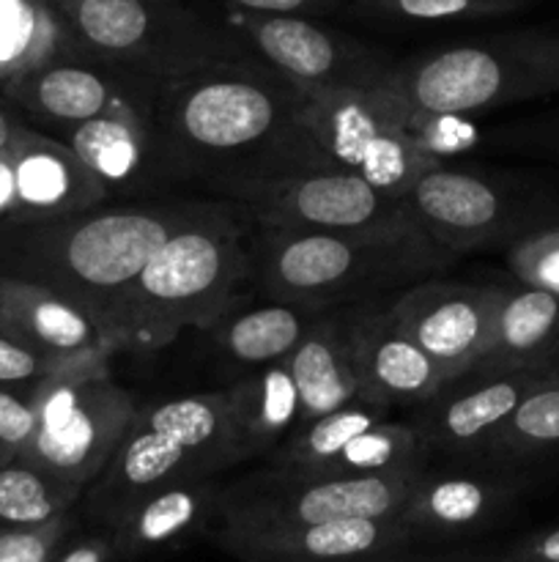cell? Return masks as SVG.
Instances as JSON below:
<instances>
[{"mask_svg": "<svg viewBox=\"0 0 559 562\" xmlns=\"http://www.w3.org/2000/svg\"><path fill=\"white\" fill-rule=\"evenodd\" d=\"M301 108L305 88L247 49L162 80L151 121L164 176L244 203L280 181L334 168Z\"/></svg>", "mask_w": 559, "mask_h": 562, "instance_id": "cell-1", "label": "cell"}, {"mask_svg": "<svg viewBox=\"0 0 559 562\" xmlns=\"http://www.w3.org/2000/svg\"><path fill=\"white\" fill-rule=\"evenodd\" d=\"M255 225L236 203L201 212L157 247L110 318L113 351H159L186 329H212L244 302Z\"/></svg>", "mask_w": 559, "mask_h": 562, "instance_id": "cell-2", "label": "cell"}, {"mask_svg": "<svg viewBox=\"0 0 559 562\" xmlns=\"http://www.w3.org/2000/svg\"><path fill=\"white\" fill-rule=\"evenodd\" d=\"M201 209V201L96 206L47 223L0 225V278L38 283L77 302L107 335L121 296L148 258Z\"/></svg>", "mask_w": 559, "mask_h": 562, "instance_id": "cell-3", "label": "cell"}, {"mask_svg": "<svg viewBox=\"0 0 559 562\" xmlns=\"http://www.w3.org/2000/svg\"><path fill=\"white\" fill-rule=\"evenodd\" d=\"M458 261V256L409 231H285L252 234V278L269 300L318 311L373 302Z\"/></svg>", "mask_w": 559, "mask_h": 562, "instance_id": "cell-4", "label": "cell"}, {"mask_svg": "<svg viewBox=\"0 0 559 562\" xmlns=\"http://www.w3.org/2000/svg\"><path fill=\"white\" fill-rule=\"evenodd\" d=\"M236 464L225 390L181 395L137 409L124 442L82 497L88 514L110 527L129 505L168 483L217 477Z\"/></svg>", "mask_w": 559, "mask_h": 562, "instance_id": "cell-5", "label": "cell"}, {"mask_svg": "<svg viewBox=\"0 0 559 562\" xmlns=\"http://www.w3.org/2000/svg\"><path fill=\"white\" fill-rule=\"evenodd\" d=\"M387 86L420 113L477 115L559 91V33L521 31L392 64Z\"/></svg>", "mask_w": 559, "mask_h": 562, "instance_id": "cell-6", "label": "cell"}, {"mask_svg": "<svg viewBox=\"0 0 559 562\" xmlns=\"http://www.w3.org/2000/svg\"><path fill=\"white\" fill-rule=\"evenodd\" d=\"M58 11L77 55L153 86L244 49L184 0H80Z\"/></svg>", "mask_w": 559, "mask_h": 562, "instance_id": "cell-7", "label": "cell"}, {"mask_svg": "<svg viewBox=\"0 0 559 562\" xmlns=\"http://www.w3.org/2000/svg\"><path fill=\"white\" fill-rule=\"evenodd\" d=\"M33 409L36 426L16 461L85 492L124 442L140 406L113 379L110 357H88L33 384Z\"/></svg>", "mask_w": 559, "mask_h": 562, "instance_id": "cell-8", "label": "cell"}, {"mask_svg": "<svg viewBox=\"0 0 559 562\" xmlns=\"http://www.w3.org/2000/svg\"><path fill=\"white\" fill-rule=\"evenodd\" d=\"M411 115L406 99L387 82L305 91L301 108L305 126L329 165L400 201L425 170L438 165L414 137Z\"/></svg>", "mask_w": 559, "mask_h": 562, "instance_id": "cell-9", "label": "cell"}, {"mask_svg": "<svg viewBox=\"0 0 559 562\" xmlns=\"http://www.w3.org/2000/svg\"><path fill=\"white\" fill-rule=\"evenodd\" d=\"M422 472L321 477L266 467L223 486L214 527L261 530L338 519H387L403 510Z\"/></svg>", "mask_w": 559, "mask_h": 562, "instance_id": "cell-10", "label": "cell"}, {"mask_svg": "<svg viewBox=\"0 0 559 562\" xmlns=\"http://www.w3.org/2000/svg\"><path fill=\"white\" fill-rule=\"evenodd\" d=\"M225 31L258 60L305 91L384 86L392 60L378 49L299 14L225 9Z\"/></svg>", "mask_w": 559, "mask_h": 562, "instance_id": "cell-11", "label": "cell"}, {"mask_svg": "<svg viewBox=\"0 0 559 562\" xmlns=\"http://www.w3.org/2000/svg\"><path fill=\"white\" fill-rule=\"evenodd\" d=\"M258 228L285 231H409L417 228L400 198L338 168L310 170L236 203Z\"/></svg>", "mask_w": 559, "mask_h": 562, "instance_id": "cell-12", "label": "cell"}, {"mask_svg": "<svg viewBox=\"0 0 559 562\" xmlns=\"http://www.w3.org/2000/svg\"><path fill=\"white\" fill-rule=\"evenodd\" d=\"M153 82L132 77L85 55H60L0 88L36 126H71L107 115L151 119ZM153 124V121H151Z\"/></svg>", "mask_w": 559, "mask_h": 562, "instance_id": "cell-13", "label": "cell"}, {"mask_svg": "<svg viewBox=\"0 0 559 562\" xmlns=\"http://www.w3.org/2000/svg\"><path fill=\"white\" fill-rule=\"evenodd\" d=\"M502 285L417 280L387 302L392 322L444 371L447 382L466 376L491 335Z\"/></svg>", "mask_w": 559, "mask_h": 562, "instance_id": "cell-14", "label": "cell"}, {"mask_svg": "<svg viewBox=\"0 0 559 562\" xmlns=\"http://www.w3.org/2000/svg\"><path fill=\"white\" fill-rule=\"evenodd\" d=\"M403 203L417 228L455 256L502 239L518 220L510 192L491 176L444 162L425 170Z\"/></svg>", "mask_w": 559, "mask_h": 562, "instance_id": "cell-15", "label": "cell"}, {"mask_svg": "<svg viewBox=\"0 0 559 562\" xmlns=\"http://www.w3.org/2000/svg\"><path fill=\"white\" fill-rule=\"evenodd\" d=\"M557 373L559 362L546 368H526V371L466 373L420 404L414 426L431 453L438 450L475 461L482 442L513 415L515 406Z\"/></svg>", "mask_w": 559, "mask_h": 562, "instance_id": "cell-16", "label": "cell"}, {"mask_svg": "<svg viewBox=\"0 0 559 562\" xmlns=\"http://www.w3.org/2000/svg\"><path fill=\"white\" fill-rule=\"evenodd\" d=\"M214 541L241 562H389L414 538L398 516H387L261 530L214 527Z\"/></svg>", "mask_w": 559, "mask_h": 562, "instance_id": "cell-17", "label": "cell"}, {"mask_svg": "<svg viewBox=\"0 0 559 562\" xmlns=\"http://www.w3.org/2000/svg\"><path fill=\"white\" fill-rule=\"evenodd\" d=\"M349 346L356 398L365 404L420 406L447 384L442 368L400 333L387 305L349 307Z\"/></svg>", "mask_w": 559, "mask_h": 562, "instance_id": "cell-18", "label": "cell"}, {"mask_svg": "<svg viewBox=\"0 0 559 562\" xmlns=\"http://www.w3.org/2000/svg\"><path fill=\"white\" fill-rule=\"evenodd\" d=\"M14 223H47L110 201V190L75 157L66 143L27 121L11 140Z\"/></svg>", "mask_w": 559, "mask_h": 562, "instance_id": "cell-19", "label": "cell"}, {"mask_svg": "<svg viewBox=\"0 0 559 562\" xmlns=\"http://www.w3.org/2000/svg\"><path fill=\"white\" fill-rule=\"evenodd\" d=\"M0 333L58 362L115 355L85 307L20 278H0Z\"/></svg>", "mask_w": 559, "mask_h": 562, "instance_id": "cell-20", "label": "cell"}, {"mask_svg": "<svg viewBox=\"0 0 559 562\" xmlns=\"http://www.w3.org/2000/svg\"><path fill=\"white\" fill-rule=\"evenodd\" d=\"M515 486L493 472H422L398 519L411 538H458L491 527L513 503Z\"/></svg>", "mask_w": 559, "mask_h": 562, "instance_id": "cell-21", "label": "cell"}, {"mask_svg": "<svg viewBox=\"0 0 559 562\" xmlns=\"http://www.w3.org/2000/svg\"><path fill=\"white\" fill-rule=\"evenodd\" d=\"M75 151V157L102 181L110 195H132L168 179L159 157L151 119L107 115L71 126L44 130Z\"/></svg>", "mask_w": 559, "mask_h": 562, "instance_id": "cell-22", "label": "cell"}, {"mask_svg": "<svg viewBox=\"0 0 559 562\" xmlns=\"http://www.w3.org/2000/svg\"><path fill=\"white\" fill-rule=\"evenodd\" d=\"M223 494L217 477H186L146 494L104 530L113 538L115 562L148 558L179 547L214 521Z\"/></svg>", "mask_w": 559, "mask_h": 562, "instance_id": "cell-23", "label": "cell"}, {"mask_svg": "<svg viewBox=\"0 0 559 562\" xmlns=\"http://www.w3.org/2000/svg\"><path fill=\"white\" fill-rule=\"evenodd\" d=\"M559 362V296L518 283L504 289L486 351L469 373H507Z\"/></svg>", "mask_w": 559, "mask_h": 562, "instance_id": "cell-24", "label": "cell"}, {"mask_svg": "<svg viewBox=\"0 0 559 562\" xmlns=\"http://www.w3.org/2000/svg\"><path fill=\"white\" fill-rule=\"evenodd\" d=\"M225 406L239 464L272 456L299 428V395L288 360L252 368L244 379L225 387Z\"/></svg>", "mask_w": 559, "mask_h": 562, "instance_id": "cell-25", "label": "cell"}, {"mask_svg": "<svg viewBox=\"0 0 559 562\" xmlns=\"http://www.w3.org/2000/svg\"><path fill=\"white\" fill-rule=\"evenodd\" d=\"M288 368L299 395V428L356 401L349 307L323 313L288 355Z\"/></svg>", "mask_w": 559, "mask_h": 562, "instance_id": "cell-26", "label": "cell"}, {"mask_svg": "<svg viewBox=\"0 0 559 562\" xmlns=\"http://www.w3.org/2000/svg\"><path fill=\"white\" fill-rule=\"evenodd\" d=\"M329 311H318L296 302L269 300L266 305L233 307L228 316L214 324L219 349L239 366L261 368L288 360L312 324Z\"/></svg>", "mask_w": 559, "mask_h": 562, "instance_id": "cell-27", "label": "cell"}, {"mask_svg": "<svg viewBox=\"0 0 559 562\" xmlns=\"http://www.w3.org/2000/svg\"><path fill=\"white\" fill-rule=\"evenodd\" d=\"M60 55H77V49L55 5L47 0H0V88Z\"/></svg>", "mask_w": 559, "mask_h": 562, "instance_id": "cell-28", "label": "cell"}, {"mask_svg": "<svg viewBox=\"0 0 559 562\" xmlns=\"http://www.w3.org/2000/svg\"><path fill=\"white\" fill-rule=\"evenodd\" d=\"M384 417H389V409H384V406L365 404L360 398L351 401V404L340 406V409L296 428L269 456V467L280 472H290V475H323L332 467V461L340 456V450L356 434L367 431V428L376 426Z\"/></svg>", "mask_w": 559, "mask_h": 562, "instance_id": "cell-29", "label": "cell"}, {"mask_svg": "<svg viewBox=\"0 0 559 562\" xmlns=\"http://www.w3.org/2000/svg\"><path fill=\"white\" fill-rule=\"evenodd\" d=\"M559 450V373L532 390L513 415L482 442L475 461L513 467Z\"/></svg>", "mask_w": 559, "mask_h": 562, "instance_id": "cell-30", "label": "cell"}, {"mask_svg": "<svg viewBox=\"0 0 559 562\" xmlns=\"http://www.w3.org/2000/svg\"><path fill=\"white\" fill-rule=\"evenodd\" d=\"M431 448L417 431L414 423L378 420L367 431L356 434L321 477H354V475H395V472L427 470Z\"/></svg>", "mask_w": 559, "mask_h": 562, "instance_id": "cell-31", "label": "cell"}, {"mask_svg": "<svg viewBox=\"0 0 559 562\" xmlns=\"http://www.w3.org/2000/svg\"><path fill=\"white\" fill-rule=\"evenodd\" d=\"M82 488L25 461L0 467V530H31L75 510Z\"/></svg>", "mask_w": 559, "mask_h": 562, "instance_id": "cell-32", "label": "cell"}, {"mask_svg": "<svg viewBox=\"0 0 559 562\" xmlns=\"http://www.w3.org/2000/svg\"><path fill=\"white\" fill-rule=\"evenodd\" d=\"M526 0H354L362 20L387 25H442V22L491 20L524 9Z\"/></svg>", "mask_w": 559, "mask_h": 562, "instance_id": "cell-33", "label": "cell"}, {"mask_svg": "<svg viewBox=\"0 0 559 562\" xmlns=\"http://www.w3.org/2000/svg\"><path fill=\"white\" fill-rule=\"evenodd\" d=\"M507 267L518 283L559 296V231H537L515 241Z\"/></svg>", "mask_w": 559, "mask_h": 562, "instance_id": "cell-34", "label": "cell"}, {"mask_svg": "<svg viewBox=\"0 0 559 562\" xmlns=\"http://www.w3.org/2000/svg\"><path fill=\"white\" fill-rule=\"evenodd\" d=\"M75 510L31 530H0V562H53L75 532Z\"/></svg>", "mask_w": 559, "mask_h": 562, "instance_id": "cell-35", "label": "cell"}, {"mask_svg": "<svg viewBox=\"0 0 559 562\" xmlns=\"http://www.w3.org/2000/svg\"><path fill=\"white\" fill-rule=\"evenodd\" d=\"M33 426V387H0V467L20 459Z\"/></svg>", "mask_w": 559, "mask_h": 562, "instance_id": "cell-36", "label": "cell"}, {"mask_svg": "<svg viewBox=\"0 0 559 562\" xmlns=\"http://www.w3.org/2000/svg\"><path fill=\"white\" fill-rule=\"evenodd\" d=\"M64 366L69 362L53 360L0 333V387H33Z\"/></svg>", "mask_w": 559, "mask_h": 562, "instance_id": "cell-37", "label": "cell"}, {"mask_svg": "<svg viewBox=\"0 0 559 562\" xmlns=\"http://www.w3.org/2000/svg\"><path fill=\"white\" fill-rule=\"evenodd\" d=\"M225 9L244 14H323L343 5L345 0H223Z\"/></svg>", "mask_w": 559, "mask_h": 562, "instance_id": "cell-38", "label": "cell"}, {"mask_svg": "<svg viewBox=\"0 0 559 562\" xmlns=\"http://www.w3.org/2000/svg\"><path fill=\"white\" fill-rule=\"evenodd\" d=\"M53 562H115L113 538H110L107 530L96 532V536L77 538V541L64 543Z\"/></svg>", "mask_w": 559, "mask_h": 562, "instance_id": "cell-39", "label": "cell"}, {"mask_svg": "<svg viewBox=\"0 0 559 562\" xmlns=\"http://www.w3.org/2000/svg\"><path fill=\"white\" fill-rule=\"evenodd\" d=\"M510 558L524 562H559V527L537 530L510 549Z\"/></svg>", "mask_w": 559, "mask_h": 562, "instance_id": "cell-40", "label": "cell"}, {"mask_svg": "<svg viewBox=\"0 0 559 562\" xmlns=\"http://www.w3.org/2000/svg\"><path fill=\"white\" fill-rule=\"evenodd\" d=\"M25 124H27L25 113H22L14 102H9V99L0 93V151H3L11 140H14V135Z\"/></svg>", "mask_w": 559, "mask_h": 562, "instance_id": "cell-41", "label": "cell"}, {"mask_svg": "<svg viewBox=\"0 0 559 562\" xmlns=\"http://www.w3.org/2000/svg\"><path fill=\"white\" fill-rule=\"evenodd\" d=\"M49 5H55V9H64V5H71V3H80V0H47Z\"/></svg>", "mask_w": 559, "mask_h": 562, "instance_id": "cell-42", "label": "cell"}, {"mask_svg": "<svg viewBox=\"0 0 559 562\" xmlns=\"http://www.w3.org/2000/svg\"><path fill=\"white\" fill-rule=\"evenodd\" d=\"M491 562H524V560H515V558H510V554H507V558H502V560H491Z\"/></svg>", "mask_w": 559, "mask_h": 562, "instance_id": "cell-43", "label": "cell"}, {"mask_svg": "<svg viewBox=\"0 0 559 562\" xmlns=\"http://www.w3.org/2000/svg\"><path fill=\"white\" fill-rule=\"evenodd\" d=\"M345 3H349V0H345Z\"/></svg>", "mask_w": 559, "mask_h": 562, "instance_id": "cell-44", "label": "cell"}]
</instances>
